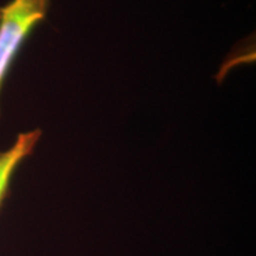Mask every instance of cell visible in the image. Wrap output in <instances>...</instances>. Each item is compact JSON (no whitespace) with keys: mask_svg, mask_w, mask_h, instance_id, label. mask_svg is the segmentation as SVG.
Listing matches in <instances>:
<instances>
[{"mask_svg":"<svg viewBox=\"0 0 256 256\" xmlns=\"http://www.w3.org/2000/svg\"><path fill=\"white\" fill-rule=\"evenodd\" d=\"M51 0H11L0 8V92L16 57L46 17Z\"/></svg>","mask_w":256,"mask_h":256,"instance_id":"6da1fadb","label":"cell"},{"mask_svg":"<svg viewBox=\"0 0 256 256\" xmlns=\"http://www.w3.org/2000/svg\"><path fill=\"white\" fill-rule=\"evenodd\" d=\"M40 136L42 130H40L20 133L8 150L0 151V210L10 194L14 174L22 162L34 153Z\"/></svg>","mask_w":256,"mask_h":256,"instance_id":"7a4b0ae2","label":"cell"}]
</instances>
